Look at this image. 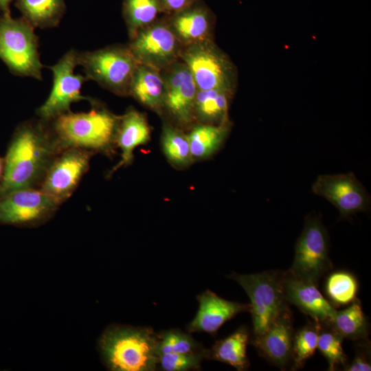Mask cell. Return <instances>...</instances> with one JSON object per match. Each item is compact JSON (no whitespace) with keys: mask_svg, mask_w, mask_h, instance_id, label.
Wrapping results in <instances>:
<instances>
[{"mask_svg":"<svg viewBox=\"0 0 371 371\" xmlns=\"http://www.w3.org/2000/svg\"><path fill=\"white\" fill-rule=\"evenodd\" d=\"M63 149L48 123L38 118L19 124L8 145L0 195L23 188H38L51 164Z\"/></svg>","mask_w":371,"mask_h":371,"instance_id":"6da1fadb","label":"cell"},{"mask_svg":"<svg viewBox=\"0 0 371 371\" xmlns=\"http://www.w3.org/2000/svg\"><path fill=\"white\" fill-rule=\"evenodd\" d=\"M90 104L87 112L70 111L47 122L62 149L78 148L111 156L120 115L95 100Z\"/></svg>","mask_w":371,"mask_h":371,"instance_id":"7a4b0ae2","label":"cell"},{"mask_svg":"<svg viewBox=\"0 0 371 371\" xmlns=\"http://www.w3.org/2000/svg\"><path fill=\"white\" fill-rule=\"evenodd\" d=\"M98 346L110 370H157V333L150 327L111 326L102 335Z\"/></svg>","mask_w":371,"mask_h":371,"instance_id":"3957f363","label":"cell"},{"mask_svg":"<svg viewBox=\"0 0 371 371\" xmlns=\"http://www.w3.org/2000/svg\"><path fill=\"white\" fill-rule=\"evenodd\" d=\"M0 59L13 75L43 80L34 27L23 17H12L10 12L0 18Z\"/></svg>","mask_w":371,"mask_h":371,"instance_id":"277c9868","label":"cell"},{"mask_svg":"<svg viewBox=\"0 0 371 371\" xmlns=\"http://www.w3.org/2000/svg\"><path fill=\"white\" fill-rule=\"evenodd\" d=\"M139 63L128 45H113L93 51L78 52V65L85 77L120 96H128Z\"/></svg>","mask_w":371,"mask_h":371,"instance_id":"5b68a950","label":"cell"},{"mask_svg":"<svg viewBox=\"0 0 371 371\" xmlns=\"http://www.w3.org/2000/svg\"><path fill=\"white\" fill-rule=\"evenodd\" d=\"M228 278L237 282L249 297L253 336L262 334L289 308L283 291V272L273 270L252 274L234 272Z\"/></svg>","mask_w":371,"mask_h":371,"instance_id":"8992f818","label":"cell"},{"mask_svg":"<svg viewBox=\"0 0 371 371\" xmlns=\"http://www.w3.org/2000/svg\"><path fill=\"white\" fill-rule=\"evenodd\" d=\"M179 59L189 69L199 90H234L235 68L212 39L183 46Z\"/></svg>","mask_w":371,"mask_h":371,"instance_id":"52a82bcc","label":"cell"},{"mask_svg":"<svg viewBox=\"0 0 371 371\" xmlns=\"http://www.w3.org/2000/svg\"><path fill=\"white\" fill-rule=\"evenodd\" d=\"M328 252L329 239L325 227L319 218L309 216L297 240L293 262L288 271L317 285L332 267Z\"/></svg>","mask_w":371,"mask_h":371,"instance_id":"ba28073f","label":"cell"},{"mask_svg":"<svg viewBox=\"0 0 371 371\" xmlns=\"http://www.w3.org/2000/svg\"><path fill=\"white\" fill-rule=\"evenodd\" d=\"M60 205L38 188L12 190L0 195V225L36 227L52 218Z\"/></svg>","mask_w":371,"mask_h":371,"instance_id":"9c48e42d","label":"cell"},{"mask_svg":"<svg viewBox=\"0 0 371 371\" xmlns=\"http://www.w3.org/2000/svg\"><path fill=\"white\" fill-rule=\"evenodd\" d=\"M78 52L68 51L54 65L49 67L53 74V84L50 93L45 102L36 110L37 117L45 122L70 111L72 103L95 99L81 94V87L87 80L85 76L74 73L78 65Z\"/></svg>","mask_w":371,"mask_h":371,"instance_id":"30bf717a","label":"cell"},{"mask_svg":"<svg viewBox=\"0 0 371 371\" xmlns=\"http://www.w3.org/2000/svg\"><path fill=\"white\" fill-rule=\"evenodd\" d=\"M128 46L138 63L160 71L179 60L183 47L167 18L157 19L139 30Z\"/></svg>","mask_w":371,"mask_h":371,"instance_id":"8fae6325","label":"cell"},{"mask_svg":"<svg viewBox=\"0 0 371 371\" xmlns=\"http://www.w3.org/2000/svg\"><path fill=\"white\" fill-rule=\"evenodd\" d=\"M94 155L78 148L62 150L51 164L38 188L61 205L76 191L89 170Z\"/></svg>","mask_w":371,"mask_h":371,"instance_id":"7c38bea8","label":"cell"},{"mask_svg":"<svg viewBox=\"0 0 371 371\" xmlns=\"http://www.w3.org/2000/svg\"><path fill=\"white\" fill-rule=\"evenodd\" d=\"M161 72L165 82L163 112L178 128L190 127L195 122L194 107L198 89L189 69L179 59Z\"/></svg>","mask_w":371,"mask_h":371,"instance_id":"4fadbf2b","label":"cell"},{"mask_svg":"<svg viewBox=\"0 0 371 371\" xmlns=\"http://www.w3.org/2000/svg\"><path fill=\"white\" fill-rule=\"evenodd\" d=\"M312 191L333 204L341 218H348L370 205L369 194L352 172L319 175Z\"/></svg>","mask_w":371,"mask_h":371,"instance_id":"5bb4252c","label":"cell"},{"mask_svg":"<svg viewBox=\"0 0 371 371\" xmlns=\"http://www.w3.org/2000/svg\"><path fill=\"white\" fill-rule=\"evenodd\" d=\"M199 309L195 317L187 325L188 333H206L214 336L228 320L243 312H249L250 304L225 300L210 290L197 297Z\"/></svg>","mask_w":371,"mask_h":371,"instance_id":"9a60e30c","label":"cell"},{"mask_svg":"<svg viewBox=\"0 0 371 371\" xmlns=\"http://www.w3.org/2000/svg\"><path fill=\"white\" fill-rule=\"evenodd\" d=\"M294 330L289 308L282 313L264 331L252 336L251 344L259 353L280 369L291 360Z\"/></svg>","mask_w":371,"mask_h":371,"instance_id":"2e32d148","label":"cell"},{"mask_svg":"<svg viewBox=\"0 0 371 371\" xmlns=\"http://www.w3.org/2000/svg\"><path fill=\"white\" fill-rule=\"evenodd\" d=\"M283 291L288 303L296 306L317 322L332 317L337 311L317 289V285L283 272Z\"/></svg>","mask_w":371,"mask_h":371,"instance_id":"e0dca14e","label":"cell"},{"mask_svg":"<svg viewBox=\"0 0 371 371\" xmlns=\"http://www.w3.org/2000/svg\"><path fill=\"white\" fill-rule=\"evenodd\" d=\"M150 137V127L144 114L133 107L120 115L115 134V146L121 150L120 161L107 173L108 177L122 167L129 166L133 160L136 147L146 144Z\"/></svg>","mask_w":371,"mask_h":371,"instance_id":"ac0fdd59","label":"cell"},{"mask_svg":"<svg viewBox=\"0 0 371 371\" xmlns=\"http://www.w3.org/2000/svg\"><path fill=\"white\" fill-rule=\"evenodd\" d=\"M175 36L183 46L211 40L213 16L199 1L167 18Z\"/></svg>","mask_w":371,"mask_h":371,"instance_id":"d6986e66","label":"cell"},{"mask_svg":"<svg viewBox=\"0 0 371 371\" xmlns=\"http://www.w3.org/2000/svg\"><path fill=\"white\" fill-rule=\"evenodd\" d=\"M129 95L158 114L163 113L165 82L161 72L138 64L130 86Z\"/></svg>","mask_w":371,"mask_h":371,"instance_id":"ffe728a7","label":"cell"},{"mask_svg":"<svg viewBox=\"0 0 371 371\" xmlns=\"http://www.w3.org/2000/svg\"><path fill=\"white\" fill-rule=\"evenodd\" d=\"M249 341V330L242 326L227 337L216 341L211 348L206 349L205 359L227 363L238 371L246 370L249 366L247 356Z\"/></svg>","mask_w":371,"mask_h":371,"instance_id":"44dd1931","label":"cell"},{"mask_svg":"<svg viewBox=\"0 0 371 371\" xmlns=\"http://www.w3.org/2000/svg\"><path fill=\"white\" fill-rule=\"evenodd\" d=\"M233 89H212L197 91L194 113L198 124H219L229 121L228 109Z\"/></svg>","mask_w":371,"mask_h":371,"instance_id":"7402d4cb","label":"cell"},{"mask_svg":"<svg viewBox=\"0 0 371 371\" xmlns=\"http://www.w3.org/2000/svg\"><path fill=\"white\" fill-rule=\"evenodd\" d=\"M15 7L21 17L41 29L58 26L66 11L65 0H15Z\"/></svg>","mask_w":371,"mask_h":371,"instance_id":"603a6c76","label":"cell"},{"mask_svg":"<svg viewBox=\"0 0 371 371\" xmlns=\"http://www.w3.org/2000/svg\"><path fill=\"white\" fill-rule=\"evenodd\" d=\"M230 122L219 124H198L192 127L188 137L193 160L210 157L223 144L230 129Z\"/></svg>","mask_w":371,"mask_h":371,"instance_id":"cb8c5ba5","label":"cell"},{"mask_svg":"<svg viewBox=\"0 0 371 371\" xmlns=\"http://www.w3.org/2000/svg\"><path fill=\"white\" fill-rule=\"evenodd\" d=\"M343 338L352 340H366L368 324L360 301L355 299L341 311H336L330 318L323 321Z\"/></svg>","mask_w":371,"mask_h":371,"instance_id":"d4e9b609","label":"cell"},{"mask_svg":"<svg viewBox=\"0 0 371 371\" xmlns=\"http://www.w3.org/2000/svg\"><path fill=\"white\" fill-rule=\"evenodd\" d=\"M164 12L160 0H123L122 14L129 38L150 25Z\"/></svg>","mask_w":371,"mask_h":371,"instance_id":"484cf974","label":"cell"},{"mask_svg":"<svg viewBox=\"0 0 371 371\" xmlns=\"http://www.w3.org/2000/svg\"><path fill=\"white\" fill-rule=\"evenodd\" d=\"M161 142L164 155L175 167L182 168L192 164L193 159L188 135L182 129L164 122Z\"/></svg>","mask_w":371,"mask_h":371,"instance_id":"4316f807","label":"cell"},{"mask_svg":"<svg viewBox=\"0 0 371 371\" xmlns=\"http://www.w3.org/2000/svg\"><path fill=\"white\" fill-rule=\"evenodd\" d=\"M206 348L196 341L190 333L181 329L171 328L157 333V352H177L184 354H203L205 359Z\"/></svg>","mask_w":371,"mask_h":371,"instance_id":"83f0119b","label":"cell"},{"mask_svg":"<svg viewBox=\"0 0 371 371\" xmlns=\"http://www.w3.org/2000/svg\"><path fill=\"white\" fill-rule=\"evenodd\" d=\"M358 286V281L352 273L339 270L328 276L325 291L330 302L338 305H346L356 299Z\"/></svg>","mask_w":371,"mask_h":371,"instance_id":"f1b7e54d","label":"cell"},{"mask_svg":"<svg viewBox=\"0 0 371 371\" xmlns=\"http://www.w3.org/2000/svg\"><path fill=\"white\" fill-rule=\"evenodd\" d=\"M294 333L292 344L293 370L301 368L317 348L320 322L315 321Z\"/></svg>","mask_w":371,"mask_h":371,"instance_id":"f546056e","label":"cell"},{"mask_svg":"<svg viewBox=\"0 0 371 371\" xmlns=\"http://www.w3.org/2000/svg\"><path fill=\"white\" fill-rule=\"evenodd\" d=\"M317 348L328 361V370H335L336 367L346 366V357L342 348L343 337L327 326L320 322Z\"/></svg>","mask_w":371,"mask_h":371,"instance_id":"4dcf8cb0","label":"cell"},{"mask_svg":"<svg viewBox=\"0 0 371 371\" xmlns=\"http://www.w3.org/2000/svg\"><path fill=\"white\" fill-rule=\"evenodd\" d=\"M203 354L162 353L159 355L157 369L164 371H188L199 370Z\"/></svg>","mask_w":371,"mask_h":371,"instance_id":"1f68e13d","label":"cell"},{"mask_svg":"<svg viewBox=\"0 0 371 371\" xmlns=\"http://www.w3.org/2000/svg\"><path fill=\"white\" fill-rule=\"evenodd\" d=\"M368 350H361L357 352L356 355L350 364L344 367L346 371H370L371 363L368 360Z\"/></svg>","mask_w":371,"mask_h":371,"instance_id":"d6a6232c","label":"cell"},{"mask_svg":"<svg viewBox=\"0 0 371 371\" xmlns=\"http://www.w3.org/2000/svg\"><path fill=\"white\" fill-rule=\"evenodd\" d=\"M199 0H160L164 13L172 14L181 11Z\"/></svg>","mask_w":371,"mask_h":371,"instance_id":"836d02e7","label":"cell"},{"mask_svg":"<svg viewBox=\"0 0 371 371\" xmlns=\"http://www.w3.org/2000/svg\"><path fill=\"white\" fill-rule=\"evenodd\" d=\"M15 0H0V12L3 14L10 12V5Z\"/></svg>","mask_w":371,"mask_h":371,"instance_id":"e575fe53","label":"cell"},{"mask_svg":"<svg viewBox=\"0 0 371 371\" xmlns=\"http://www.w3.org/2000/svg\"><path fill=\"white\" fill-rule=\"evenodd\" d=\"M5 170V159L0 156V186L2 182Z\"/></svg>","mask_w":371,"mask_h":371,"instance_id":"d590c367","label":"cell"},{"mask_svg":"<svg viewBox=\"0 0 371 371\" xmlns=\"http://www.w3.org/2000/svg\"><path fill=\"white\" fill-rule=\"evenodd\" d=\"M1 15H0V18H1Z\"/></svg>","mask_w":371,"mask_h":371,"instance_id":"8d00e7d4","label":"cell"}]
</instances>
